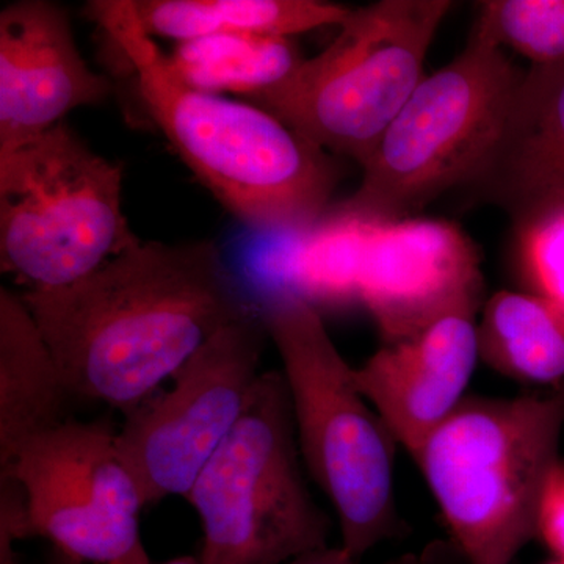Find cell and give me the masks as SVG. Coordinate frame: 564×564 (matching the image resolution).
<instances>
[{
    "label": "cell",
    "mask_w": 564,
    "mask_h": 564,
    "mask_svg": "<svg viewBox=\"0 0 564 564\" xmlns=\"http://www.w3.org/2000/svg\"><path fill=\"white\" fill-rule=\"evenodd\" d=\"M21 296L70 395L124 415L251 311L210 240H139L73 284Z\"/></svg>",
    "instance_id": "1"
},
{
    "label": "cell",
    "mask_w": 564,
    "mask_h": 564,
    "mask_svg": "<svg viewBox=\"0 0 564 564\" xmlns=\"http://www.w3.org/2000/svg\"><path fill=\"white\" fill-rule=\"evenodd\" d=\"M87 14L133 70L152 120L231 214L259 231L306 234L332 209L339 170L328 151L269 111L198 90L141 28L133 0Z\"/></svg>",
    "instance_id": "2"
},
{
    "label": "cell",
    "mask_w": 564,
    "mask_h": 564,
    "mask_svg": "<svg viewBox=\"0 0 564 564\" xmlns=\"http://www.w3.org/2000/svg\"><path fill=\"white\" fill-rule=\"evenodd\" d=\"M262 315L281 356L300 455L336 511L340 547L361 560L397 533V443L310 300L284 291Z\"/></svg>",
    "instance_id": "3"
},
{
    "label": "cell",
    "mask_w": 564,
    "mask_h": 564,
    "mask_svg": "<svg viewBox=\"0 0 564 564\" xmlns=\"http://www.w3.org/2000/svg\"><path fill=\"white\" fill-rule=\"evenodd\" d=\"M563 426L564 392L464 399L423 443L414 462L467 564H511L536 536Z\"/></svg>",
    "instance_id": "4"
},
{
    "label": "cell",
    "mask_w": 564,
    "mask_h": 564,
    "mask_svg": "<svg viewBox=\"0 0 564 564\" xmlns=\"http://www.w3.org/2000/svg\"><path fill=\"white\" fill-rule=\"evenodd\" d=\"M477 25L458 55L419 84L362 166L350 198L332 207L366 220L413 218L484 172L524 77Z\"/></svg>",
    "instance_id": "5"
},
{
    "label": "cell",
    "mask_w": 564,
    "mask_h": 564,
    "mask_svg": "<svg viewBox=\"0 0 564 564\" xmlns=\"http://www.w3.org/2000/svg\"><path fill=\"white\" fill-rule=\"evenodd\" d=\"M448 0H381L351 10L333 43L250 99L329 154L366 165L419 84Z\"/></svg>",
    "instance_id": "6"
},
{
    "label": "cell",
    "mask_w": 564,
    "mask_h": 564,
    "mask_svg": "<svg viewBox=\"0 0 564 564\" xmlns=\"http://www.w3.org/2000/svg\"><path fill=\"white\" fill-rule=\"evenodd\" d=\"M121 163L65 121L0 155V265L51 291L82 280L139 242L122 210Z\"/></svg>",
    "instance_id": "7"
},
{
    "label": "cell",
    "mask_w": 564,
    "mask_h": 564,
    "mask_svg": "<svg viewBox=\"0 0 564 564\" xmlns=\"http://www.w3.org/2000/svg\"><path fill=\"white\" fill-rule=\"evenodd\" d=\"M300 456L284 377L262 372L184 497L202 521V564H288L328 545L329 519L307 491Z\"/></svg>",
    "instance_id": "8"
},
{
    "label": "cell",
    "mask_w": 564,
    "mask_h": 564,
    "mask_svg": "<svg viewBox=\"0 0 564 564\" xmlns=\"http://www.w3.org/2000/svg\"><path fill=\"white\" fill-rule=\"evenodd\" d=\"M267 336L262 313L251 310L207 340L174 375L169 392L126 415L118 448L144 507L191 491L242 417L262 373Z\"/></svg>",
    "instance_id": "9"
},
{
    "label": "cell",
    "mask_w": 564,
    "mask_h": 564,
    "mask_svg": "<svg viewBox=\"0 0 564 564\" xmlns=\"http://www.w3.org/2000/svg\"><path fill=\"white\" fill-rule=\"evenodd\" d=\"M117 430L68 421L24 445L0 475L28 500L32 536L84 563L151 564L140 536L143 499Z\"/></svg>",
    "instance_id": "10"
},
{
    "label": "cell",
    "mask_w": 564,
    "mask_h": 564,
    "mask_svg": "<svg viewBox=\"0 0 564 564\" xmlns=\"http://www.w3.org/2000/svg\"><path fill=\"white\" fill-rule=\"evenodd\" d=\"M484 276L473 240L452 223L370 220L358 299L386 345L402 343L443 315L480 304Z\"/></svg>",
    "instance_id": "11"
},
{
    "label": "cell",
    "mask_w": 564,
    "mask_h": 564,
    "mask_svg": "<svg viewBox=\"0 0 564 564\" xmlns=\"http://www.w3.org/2000/svg\"><path fill=\"white\" fill-rule=\"evenodd\" d=\"M111 91V82L82 57L61 6L21 0L0 11V155Z\"/></svg>",
    "instance_id": "12"
},
{
    "label": "cell",
    "mask_w": 564,
    "mask_h": 564,
    "mask_svg": "<svg viewBox=\"0 0 564 564\" xmlns=\"http://www.w3.org/2000/svg\"><path fill=\"white\" fill-rule=\"evenodd\" d=\"M467 304L402 343L384 345L359 369V391L393 441L417 455L430 434L464 402L478 351L477 311Z\"/></svg>",
    "instance_id": "13"
},
{
    "label": "cell",
    "mask_w": 564,
    "mask_h": 564,
    "mask_svg": "<svg viewBox=\"0 0 564 564\" xmlns=\"http://www.w3.org/2000/svg\"><path fill=\"white\" fill-rule=\"evenodd\" d=\"M469 187L514 226L564 210V63L525 69L502 137Z\"/></svg>",
    "instance_id": "14"
},
{
    "label": "cell",
    "mask_w": 564,
    "mask_h": 564,
    "mask_svg": "<svg viewBox=\"0 0 564 564\" xmlns=\"http://www.w3.org/2000/svg\"><path fill=\"white\" fill-rule=\"evenodd\" d=\"M73 399L21 293L0 288V467L58 429Z\"/></svg>",
    "instance_id": "15"
},
{
    "label": "cell",
    "mask_w": 564,
    "mask_h": 564,
    "mask_svg": "<svg viewBox=\"0 0 564 564\" xmlns=\"http://www.w3.org/2000/svg\"><path fill=\"white\" fill-rule=\"evenodd\" d=\"M144 32L180 43L221 35L285 36L337 25L351 9L318 0H133Z\"/></svg>",
    "instance_id": "16"
},
{
    "label": "cell",
    "mask_w": 564,
    "mask_h": 564,
    "mask_svg": "<svg viewBox=\"0 0 564 564\" xmlns=\"http://www.w3.org/2000/svg\"><path fill=\"white\" fill-rule=\"evenodd\" d=\"M478 351L505 377L563 383L564 311L534 293H494L478 322Z\"/></svg>",
    "instance_id": "17"
},
{
    "label": "cell",
    "mask_w": 564,
    "mask_h": 564,
    "mask_svg": "<svg viewBox=\"0 0 564 564\" xmlns=\"http://www.w3.org/2000/svg\"><path fill=\"white\" fill-rule=\"evenodd\" d=\"M170 58L192 87L214 95L234 93L247 101L284 84L304 61L291 39L258 33L184 41Z\"/></svg>",
    "instance_id": "18"
},
{
    "label": "cell",
    "mask_w": 564,
    "mask_h": 564,
    "mask_svg": "<svg viewBox=\"0 0 564 564\" xmlns=\"http://www.w3.org/2000/svg\"><path fill=\"white\" fill-rule=\"evenodd\" d=\"M475 25L530 66L564 63V0H486Z\"/></svg>",
    "instance_id": "19"
},
{
    "label": "cell",
    "mask_w": 564,
    "mask_h": 564,
    "mask_svg": "<svg viewBox=\"0 0 564 564\" xmlns=\"http://www.w3.org/2000/svg\"><path fill=\"white\" fill-rule=\"evenodd\" d=\"M516 229L519 262L530 293L564 311V210L538 215Z\"/></svg>",
    "instance_id": "20"
},
{
    "label": "cell",
    "mask_w": 564,
    "mask_h": 564,
    "mask_svg": "<svg viewBox=\"0 0 564 564\" xmlns=\"http://www.w3.org/2000/svg\"><path fill=\"white\" fill-rule=\"evenodd\" d=\"M536 536L551 549L555 558L564 560V464L556 463L545 478L538 505Z\"/></svg>",
    "instance_id": "21"
},
{
    "label": "cell",
    "mask_w": 564,
    "mask_h": 564,
    "mask_svg": "<svg viewBox=\"0 0 564 564\" xmlns=\"http://www.w3.org/2000/svg\"><path fill=\"white\" fill-rule=\"evenodd\" d=\"M288 564H359V560L352 558L343 547L326 545V547L315 549L307 554L296 556Z\"/></svg>",
    "instance_id": "22"
},
{
    "label": "cell",
    "mask_w": 564,
    "mask_h": 564,
    "mask_svg": "<svg viewBox=\"0 0 564 564\" xmlns=\"http://www.w3.org/2000/svg\"><path fill=\"white\" fill-rule=\"evenodd\" d=\"M14 544L17 541L10 534L0 533V564H21Z\"/></svg>",
    "instance_id": "23"
},
{
    "label": "cell",
    "mask_w": 564,
    "mask_h": 564,
    "mask_svg": "<svg viewBox=\"0 0 564 564\" xmlns=\"http://www.w3.org/2000/svg\"><path fill=\"white\" fill-rule=\"evenodd\" d=\"M44 564H85L80 562L76 556L66 554L61 549L52 547L50 554H47L46 563Z\"/></svg>",
    "instance_id": "24"
},
{
    "label": "cell",
    "mask_w": 564,
    "mask_h": 564,
    "mask_svg": "<svg viewBox=\"0 0 564 564\" xmlns=\"http://www.w3.org/2000/svg\"><path fill=\"white\" fill-rule=\"evenodd\" d=\"M421 564H447V556H445L444 552H441L440 549H434V551H430L426 556L421 558ZM462 564H467L464 556Z\"/></svg>",
    "instance_id": "25"
},
{
    "label": "cell",
    "mask_w": 564,
    "mask_h": 564,
    "mask_svg": "<svg viewBox=\"0 0 564 564\" xmlns=\"http://www.w3.org/2000/svg\"><path fill=\"white\" fill-rule=\"evenodd\" d=\"M165 564H202L199 558H193V556H180V558L170 560Z\"/></svg>",
    "instance_id": "26"
},
{
    "label": "cell",
    "mask_w": 564,
    "mask_h": 564,
    "mask_svg": "<svg viewBox=\"0 0 564 564\" xmlns=\"http://www.w3.org/2000/svg\"><path fill=\"white\" fill-rule=\"evenodd\" d=\"M391 564H421V558H415V556H404V558H400L399 562Z\"/></svg>",
    "instance_id": "27"
},
{
    "label": "cell",
    "mask_w": 564,
    "mask_h": 564,
    "mask_svg": "<svg viewBox=\"0 0 564 564\" xmlns=\"http://www.w3.org/2000/svg\"><path fill=\"white\" fill-rule=\"evenodd\" d=\"M549 564H564V560L555 558L554 562H551Z\"/></svg>",
    "instance_id": "28"
}]
</instances>
